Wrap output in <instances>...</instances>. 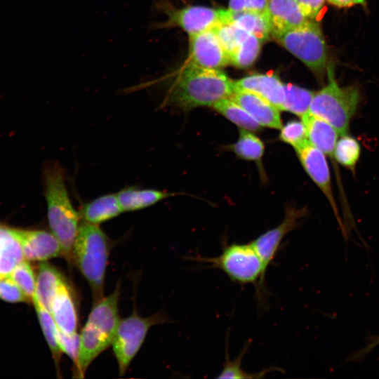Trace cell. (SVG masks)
Masks as SVG:
<instances>
[{"mask_svg":"<svg viewBox=\"0 0 379 379\" xmlns=\"http://www.w3.org/2000/svg\"><path fill=\"white\" fill-rule=\"evenodd\" d=\"M309 142L326 156L334 159V149L339 133L328 123L310 112L301 117Z\"/></svg>","mask_w":379,"mask_h":379,"instance_id":"18","label":"cell"},{"mask_svg":"<svg viewBox=\"0 0 379 379\" xmlns=\"http://www.w3.org/2000/svg\"><path fill=\"white\" fill-rule=\"evenodd\" d=\"M123 211L116 194H107L82 204L79 213L83 221L99 225Z\"/></svg>","mask_w":379,"mask_h":379,"instance_id":"19","label":"cell"},{"mask_svg":"<svg viewBox=\"0 0 379 379\" xmlns=\"http://www.w3.org/2000/svg\"><path fill=\"white\" fill-rule=\"evenodd\" d=\"M262 126L281 129L280 110L260 95L247 91L236 90L232 98Z\"/></svg>","mask_w":379,"mask_h":379,"instance_id":"15","label":"cell"},{"mask_svg":"<svg viewBox=\"0 0 379 379\" xmlns=\"http://www.w3.org/2000/svg\"><path fill=\"white\" fill-rule=\"evenodd\" d=\"M360 154V145L354 137L346 134L337 140L334 159L341 166L354 172Z\"/></svg>","mask_w":379,"mask_h":379,"instance_id":"27","label":"cell"},{"mask_svg":"<svg viewBox=\"0 0 379 379\" xmlns=\"http://www.w3.org/2000/svg\"><path fill=\"white\" fill-rule=\"evenodd\" d=\"M321 81L328 67L327 45L321 26L314 20L273 36Z\"/></svg>","mask_w":379,"mask_h":379,"instance_id":"6","label":"cell"},{"mask_svg":"<svg viewBox=\"0 0 379 379\" xmlns=\"http://www.w3.org/2000/svg\"><path fill=\"white\" fill-rule=\"evenodd\" d=\"M226 23H232L258 38L262 43L272 36L266 11H232L227 9Z\"/></svg>","mask_w":379,"mask_h":379,"instance_id":"22","label":"cell"},{"mask_svg":"<svg viewBox=\"0 0 379 379\" xmlns=\"http://www.w3.org/2000/svg\"><path fill=\"white\" fill-rule=\"evenodd\" d=\"M186 63L203 68L220 69L230 64V59L211 29L189 36V55Z\"/></svg>","mask_w":379,"mask_h":379,"instance_id":"11","label":"cell"},{"mask_svg":"<svg viewBox=\"0 0 379 379\" xmlns=\"http://www.w3.org/2000/svg\"><path fill=\"white\" fill-rule=\"evenodd\" d=\"M250 344H246L244 348L241 350L239 355L232 361L230 360V356L228 354V350H226L225 352V361L223 366V369L220 373L218 378H234V379H241V378H264L268 373L277 371L279 368H267L263 369L261 371L257 373H249L245 371L241 368V361L242 359L246 353Z\"/></svg>","mask_w":379,"mask_h":379,"instance_id":"28","label":"cell"},{"mask_svg":"<svg viewBox=\"0 0 379 379\" xmlns=\"http://www.w3.org/2000/svg\"><path fill=\"white\" fill-rule=\"evenodd\" d=\"M26 297L33 300L36 288V277L30 265L25 260L20 263L10 274Z\"/></svg>","mask_w":379,"mask_h":379,"instance_id":"32","label":"cell"},{"mask_svg":"<svg viewBox=\"0 0 379 379\" xmlns=\"http://www.w3.org/2000/svg\"><path fill=\"white\" fill-rule=\"evenodd\" d=\"M157 8L166 15L167 19L165 22L154 24L153 29L178 27L190 36L226 23L227 9L201 6L176 8L166 1L158 2Z\"/></svg>","mask_w":379,"mask_h":379,"instance_id":"9","label":"cell"},{"mask_svg":"<svg viewBox=\"0 0 379 379\" xmlns=\"http://www.w3.org/2000/svg\"><path fill=\"white\" fill-rule=\"evenodd\" d=\"M57 339L62 352L66 354L77 364L80 345V335L77 332L70 334L65 333L58 328Z\"/></svg>","mask_w":379,"mask_h":379,"instance_id":"35","label":"cell"},{"mask_svg":"<svg viewBox=\"0 0 379 379\" xmlns=\"http://www.w3.org/2000/svg\"><path fill=\"white\" fill-rule=\"evenodd\" d=\"M262 42L256 36L248 34L229 55L230 64L237 68H247L258 58Z\"/></svg>","mask_w":379,"mask_h":379,"instance_id":"26","label":"cell"},{"mask_svg":"<svg viewBox=\"0 0 379 379\" xmlns=\"http://www.w3.org/2000/svg\"><path fill=\"white\" fill-rule=\"evenodd\" d=\"M232 149L240 159L259 162L263 156L265 146L254 133L240 128L239 138Z\"/></svg>","mask_w":379,"mask_h":379,"instance_id":"25","label":"cell"},{"mask_svg":"<svg viewBox=\"0 0 379 379\" xmlns=\"http://www.w3.org/2000/svg\"><path fill=\"white\" fill-rule=\"evenodd\" d=\"M27 260L45 261L64 255L62 246L51 232L12 228Z\"/></svg>","mask_w":379,"mask_h":379,"instance_id":"13","label":"cell"},{"mask_svg":"<svg viewBox=\"0 0 379 379\" xmlns=\"http://www.w3.org/2000/svg\"><path fill=\"white\" fill-rule=\"evenodd\" d=\"M228 56L249 34L232 23H223L213 29Z\"/></svg>","mask_w":379,"mask_h":379,"instance_id":"31","label":"cell"},{"mask_svg":"<svg viewBox=\"0 0 379 379\" xmlns=\"http://www.w3.org/2000/svg\"><path fill=\"white\" fill-rule=\"evenodd\" d=\"M325 0H295L301 11L308 20H315L324 4Z\"/></svg>","mask_w":379,"mask_h":379,"instance_id":"37","label":"cell"},{"mask_svg":"<svg viewBox=\"0 0 379 379\" xmlns=\"http://www.w3.org/2000/svg\"><path fill=\"white\" fill-rule=\"evenodd\" d=\"M286 97L281 110L299 117L309 112L314 91L291 84H284Z\"/></svg>","mask_w":379,"mask_h":379,"instance_id":"24","label":"cell"},{"mask_svg":"<svg viewBox=\"0 0 379 379\" xmlns=\"http://www.w3.org/2000/svg\"><path fill=\"white\" fill-rule=\"evenodd\" d=\"M268 0H230L232 11H266Z\"/></svg>","mask_w":379,"mask_h":379,"instance_id":"36","label":"cell"},{"mask_svg":"<svg viewBox=\"0 0 379 379\" xmlns=\"http://www.w3.org/2000/svg\"><path fill=\"white\" fill-rule=\"evenodd\" d=\"M195 259L211 268L220 270L234 283L257 285L260 292L265 285L266 272L251 243L226 245L216 257L199 255Z\"/></svg>","mask_w":379,"mask_h":379,"instance_id":"7","label":"cell"},{"mask_svg":"<svg viewBox=\"0 0 379 379\" xmlns=\"http://www.w3.org/2000/svg\"><path fill=\"white\" fill-rule=\"evenodd\" d=\"M38 319L44 335L52 353L53 359L58 366L60 362L62 351L58 345L57 339L58 327L51 314L43 307L36 300H33Z\"/></svg>","mask_w":379,"mask_h":379,"instance_id":"29","label":"cell"},{"mask_svg":"<svg viewBox=\"0 0 379 379\" xmlns=\"http://www.w3.org/2000/svg\"><path fill=\"white\" fill-rule=\"evenodd\" d=\"M213 109L240 128L258 131L262 126L251 114L232 98H225L214 104Z\"/></svg>","mask_w":379,"mask_h":379,"instance_id":"23","label":"cell"},{"mask_svg":"<svg viewBox=\"0 0 379 379\" xmlns=\"http://www.w3.org/2000/svg\"><path fill=\"white\" fill-rule=\"evenodd\" d=\"M119 287L102 298L92 308L80 334V345L76 368L84 377L90 364L112 345L120 321L118 302Z\"/></svg>","mask_w":379,"mask_h":379,"instance_id":"3","label":"cell"},{"mask_svg":"<svg viewBox=\"0 0 379 379\" xmlns=\"http://www.w3.org/2000/svg\"><path fill=\"white\" fill-rule=\"evenodd\" d=\"M295 150L305 171L328 201L341 230L345 231L333 196L326 155L309 140Z\"/></svg>","mask_w":379,"mask_h":379,"instance_id":"10","label":"cell"},{"mask_svg":"<svg viewBox=\"0 0 379 379\" xmlns=\"http://www.w3.org/2000/svg\"><path fill=\"white\" fill-rule=\"evenodd\" d=\"M109 244L108 238L98 225L85 221L80 222L72 256L98 300L102 298Z\"/></svg>","mask_w":379,"mask_h":379,"instance_id":"4","label":"cell"},{"mask_svg":"<svg viewBox=\"0 0 379 379\" xmlns=\"http://www.w3.org/2000/svg\"><path fill=\"white\" fill-rule=\"evenodd\" d=\"M43 180L51 232L60 243L64 255L70 257L81 218L72 203L63 168L58 162L48 163Z\"/></svg>","mask_w":379,"mask_h":379,"instance_id":"2","label":"cell"},{"mask_svg":"<svg viewBox=\"0 0 379 379\" xmlns=\"http://www.w3.org/2000/svg\"><path fill=\"white\" fill-rule=\"evenodd\" d=\"M64 281V278L54 266L48 262L40 263L33 300H36L50 312L53 301Z\"/></svg>","mask_w":379,"mask_h":379,"instance_id":"21","label":"cell"},{"mask_svg":"<svg viewBox=\"0 0 379 379\" xmlns=\"http://www.w3.org/2000/svg\"><path fill=\"white\" fill-rule=\"evenodd\" d=\"M234 89L247 91L263 98L281 110L285 100L284 84L273 74H254L234 81Z\"/></svg>","mask_w":379,"mask_h":379,"instance_id":"14","label":"cell"},{"mask_svg":"<svg viewBox=\"0 0 379 379\" xmlns=\"http://www.w3.org/2000/svg\"><path fill=\"white\" fill-rule=\"evenodd\" d=\"M305 215V210L289 208L279 225L251 242L261 259L265 272L275 258L284 238L298 226L300 219Z\"/></svg>","mask_w":379,"mask_h":379,"instance_id":"12","label":"cell"},{"mask_svg":"<svg viewBox=\"0 0 379 379\" xmlns=\"http://www.w3.org/2000/svg\"><path fill=\"white\" fill-rule=\"evenodd\" d=\"M330 4L340 7H350L357 4H364L365 0H327Z\"/></svg>","mask_w":379,"mask_h":379,"instance_id":"39","label":"cell"},{"mask_svg":"<svg viewBox=\"0 0 379 379\" xmlns=\"http://www.w3.org/2000/svg\"><path fill=\"white\" fill-rule=\"evenodd\" d=\"M279 138L294 149L308 141L306 127L302 121L291 120L281 128Z\"/></svg>","mask_w":379,"mask_h":379,"instance_id":"33","label":"cell"},{"mask_svg":"<svg viewBox=\"0 0 379 379\" xmlns=\"http://www.w3.org/2000/svg\"><path fill=\"white\" fill-rule=\"evenodd\" d=\"M57 327L65 333L77 332V312L70 289L65 282L61 284L50 311Z\"/></svg>","mask_w":379,"mask_h":379,"instance_id":"17","label":"cell"},{"mask_svg":"<svg viewBox=\"0 0 379 379\" xmlns=\"http://www.w3.org/2000/svg\"><path fill=\"white\" fill-rule=\"evenodd\" d=\"M327 73L328 83L315 92L309 112L331 124L339 135H346L360 102V91L355 86H339L331 67Z\"/></svg>","mask_w":379,"mask_h":379,"instance_id":"5","label":"cell"},{"mask_svg":"<svg viewBox=\"0 0 379 379\" xmlns=\"http://www.w3.org/2000/svg\"><path fill=\"white\" fill-rule=\"evenodd\" d=\"M379 345V335L372 336L368 344L361 349L360 350L356 352L352 357H350L351 361H358L361 360L365 356H366L370 352H371L375 347Z\"/></svg>","mask_w":379,"mask_h":379,"instance_id":"38","label":"cell"},{"mask_svg":"<svg viewBox=\"0 0 379 379\" xmlns=\"http://www.w3.org/2000/svg\"><path fill=\"white\" fill-rule=\"evenodd\" d=\"M165 321L159 313L142 317L134 312L120 319L112 342L120 375H124L141 347L149 329L154 324Z\"/></svg>","mask_w":379,"mask_h":379,"instance_id":"8","label":"cell"},{"mask_svg":"<svg viewBox=\"0 0 379 379\" xmlns=\"http://www.w3.org/2000/svg\"><path fill=\"white\" fill-rule=\"evenodd\" d=\"M123 211H135L150 207L173 195L157 189L126 187L116 193Z\"/></svg>","mask_w":379,"mask_h":379,"instance_id":"20","label":"cell"},{"mask_svg":"<svg viewBox=\"0 0 379 379\" xmlns=\"http://www.w3.org/2000/svg\"><path fill=\"white\" fill-rule=\"evenodd\" d=\"M234 84L220 69L185 65L170 85L163 105L188 111L199 107H212L218 101L231 98Z\"/></svg>","mask_w":379,"mask_h":379,"instance_id":"1","label":"cell"},{"mask_svg":"<svg viewBox=\"0 0 379 379\" xmlns=\"http://www.w3.org/2000/svg\"><path fill=\"white\" fill-rule=\"evenodd\" d=\"M0 299L10 302L29 300L12 279L10 274H0Z\"/></svg>","mask_w":379,"mask_h":379,"instance_id":"34","label":"cell"},{"mask_svg":"<svg viewBox=\"0 0 379 379\" xmlns=\"http://www.w3.org/2000/svg\"><path fill=\"white\" fill-rule=\"evenodd\" d=\"M25 259L21 245L11 228V234L0 248V274H10Z\"/></svg>","mask_w":379,"mask_h":379,"instance_id":"30","label":"cell"},{"mask_svg":"<svg viewBox=\"0 0 379 379\" xmlns=\"http://www.w3.org/2000/svg\"><path fill=\"white\" fill-rule=\"evenodd\" d=\"M266 13L272 37L299 27L309 20L295 0H268Z\"/></svg>","mask_w":379,"mask_h":379,"instance_id":"16","label":"cell"}]
</instances>
